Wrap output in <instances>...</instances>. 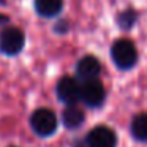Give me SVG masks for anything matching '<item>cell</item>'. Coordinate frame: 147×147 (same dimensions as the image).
Wrapping results in <instances>:
<instances>
[{"instance_id":"obj_10","label":"cell","mask_w":147,"mask_h":147,"mask_svg":"<svg viewBox=\"0 0 147 147\" xmlns=\"http://www.w3.org/2000/svg\"><path fill=\"white\" fill-rule=\"evenodd\" d=\"M130 131L138 141L147 142V112L138 114L130 125Z\"/></svg>"},{"instance_id":"obj_4","label":"cell","mask_w":147,"mask_h":147,"mask_svg":"<svg viewBox=\"0 0 147 147\" xmlns=\"http://www.w3.org/2000/svg\"><path fill=\"white\" fill-rule=\"evenodd\" d=\"M106 98L105 87L100 81H87V82L81 84V95L79 100H82L87 106L90 108H98L103 105Z\"/></svg>"},{"instance_id":"obj_9","label":"cell","mask_w":147,"mask_h":147,"mask_svg":"<svg viewBox=\"0 0 147 147\" xmlns=\"http://www.w3.org/2000/svg\"><path fill=\"white\" fill-rule=\"evenodd\" d=\"M63 8V0H35V11L41 18H54Z\"/></svg>"},{"instance_id":"obj_2","label":"cell","mask_w":147,"mask_h":147,"mask_svg":"<svg viewBox=\"0 0 147 147\" xmlns=\"http://www.w3.org/2000/svg\"><path fill=\"white\" fill-rule=\"evenodd\" d=\"M30 125L33 131L40 136H51L57 130V117L51 109H36L30 117Z\"/></svg>"},{"instance_id":"obj_8","label":"cell","mask_w":147,"mask_h":147,"mask_svg":"<svg viewBox=\"0 0 147 147\" xmlns=\"http://www.w3.org/2000/svg\"><path fill=\"white\" fill-rule=\"evenodd\" d=\"M84 112L82 109L79 108V106L76 105H68L67 108L63 109V112H62V120H63V125L67 128H71V130H74V128H79L81 125L84 123Z\"/></svg>"},{"instance_id":"obj_7","label":"cell","mask_w":147,"mask_h":147,"mask_svg":"<svg viewBox=\"0 0 147 147\" xmlns=\"http://www.w3.org/2000/svg\"><path fill=\"white\" fill-rule=\"evenodd\" d=\"M101 73V63L93 55H86L82 57L76 65V74L81 81H95Z\"/></svg>"},{"instance_id":"obj_11","label":"cell","mask_w":147,"mask_h":147,"mask_svg":"<svg viewBox=\"0 0 147 147\" xmlns=\"http://www.w3.org/2000/svg\"><path fill=\"white\" fill-rule=\"evenodd\" d=\"M117 21H119V26H120L122 29H130L134 24V21H136V14H134L133 10H127V11L119 14Z\"/></svg>"},{"instance_id":"obj_1","label":"cell","mask_w":147,"mask_h":147,"mask_svg":"<svg viewBox=\"0 0 147 147\" xmlns=\"http://www.w3.org/2000/svg\"><path fill=\"white\" fill-rule=\"evenodd\" d=\"M111 57L115 67L120 70H130L138 60V51L133 41L130 40H117L111 48Z\"/></svg>"},{"instance_id":"obj_3","label":"cell","mask_w":147,"mask_h":147,"mask_svg":"<svg viewBox=\"0 0 147 147\" xmlns=\"http://www.w3.org/2000/svg\"><path fill=\"white\" fill-rule=\"evenodd\" d=\"M26 36L21 29L8 27L0 33V51L7 55H16L22 51Z\"/></svg>"},{"instance_id":"obj_5","label":"cell","mask_w":147,"mask_h":147,"mask_svg":"<svg viewBox=\"0 0 147 147\" xmlns=\"http://www.w3.org/2000/svg\"><path fill=\"white\" fill-rule=\"evenodd\" d=\"M86 141L89 147H114L117 142V138L109 127L98 125L89 131Z\"/></svg>"},{"instance_id":"obj_6","label":"cell","mask_w":147,"mask_h":147,"mask_svg":"<svg viewBox=\"0 0 147 147\" xmlns=\"http://www.w3.org/2000/svg\"><path fill=\"white\" fill-rule=\"evenodd\" d=\"M81 95V84L73 78H62L57 84V96L65 105H76Z\"/></svg>"}]
</instances>
